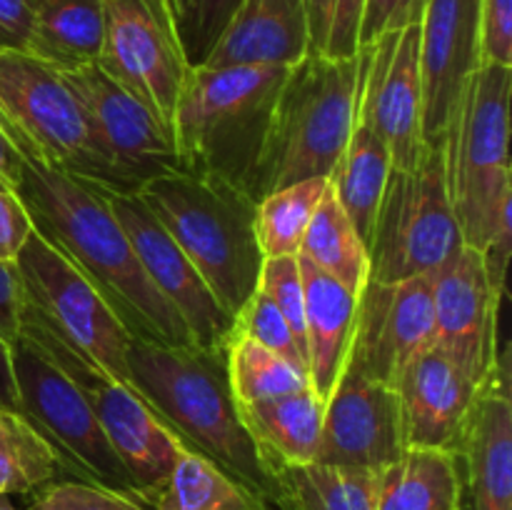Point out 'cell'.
<instances>
[{
    "instance_id": "1",
    "label": "cell",
    "mask_w": 512,
    "mask_h": 510,
    "mask_svg": "<svg viewBox=\"0 0 512 510\" xmlns=\"http://www.w3.org/2000/svg\"><path fill=\"white\" fill-rule=\"evenodd\" d=\"M20 155L23 168L15 195L33 228L90 280L133 340L195 345L173 305L145 275L105 193L25 150Z\"/></svg>"
},
{
    "instance_id": "32",
    "label": "cell",
    "mask_w": 512,
    "mask_h": 510,
    "mask_svg": "<svg viewBox=\"0 0 512 510\" xmlns=\"http://www.w3.org/2000/svg\"><path fill=\"white\" fill-rule=\"evenodd\" d=\"M328 185V178H308L273 190L255 203V238L263 258L298 255L300 240Z\"/></svg>"
},
{
    "instance_id": "17",
    "label": "cell",
    "mask_w": 512,
    "mask_h": 510,
    "mask_svg": "<svg viewBox=\"0 0 512 510\" xmlns=\"http://www.w3.org/2000/svg\"><path fill=\"white\" fill-rule=\"evenodd\" d=\"M433 285L435 348L473 383L485 385L498 363L500 298L485 275L480 250L463 248L428 275Z\"/></svg>"
},
{
    "instance_id": "3",
    "label": "cell",
    "mask_w": 512,
    "mask_h": 510,
    "mask_svg": "<svg viewBox=\"0 0 512 510\" xmlns=\"http://www.w3.org/2000/svg\"><path fill=\"white\" fill-rule=\"evenodd\" d=\"M288 70L280 65H193L173 118L180 170L228 180L253 198L270 115Z\"/></svg>"
},
{
    "instance_id": "14",
    "label": "cell",
    "mask_w": 512,
    "mask_h": 510,
    "mask_svg": "<svg viewBox=\"0 0 512 510\" xmlns=\"http://www.w3.org/2000/svg\"><path fill=\"white\" fill-rule=\"evenodd\" d=\"M360 53L358 120L368 123L393 168L410 170L423 153V75H420V20L388 30Z\"/></svg>"
},
{
    "instance_id": "36",
    "label": "cell",
    "mask_w": 512,
    "mask_h": 510,
    "mask_svg": "<svg viewBox=\"0 0 512 510\" xmlns=\"http://www.w3.org/2000/svg\"><path fill=\"white\" fill-rule=\"evenodd\" d=\"M25 510H148V505L100 485L60 478L30 493Z\"/></svg>"
},
{
    "instance_id": "25",
    "label": "cell",
    "mask_w": 512,
    "mask_h": 510,
    "mask_svg": "<svg viewBox=\"0 0 512 510\" xmlns=\"http://www.w3.org/2000/svg\"><path fill=\"white\" fill-rule=\"evenodd\" d=\"M240 420L263 460H278L288 465L315 463L320 448L325 405L313 388L283 395V398L258 400L238 405Z\"/></svg>"
},
{
    "instance_id": "47",
    "label": "cell",
    "mask_w": 512,
    "mask_h": 510,
    "mask_svg": "<svg viewBox=\"0 0 512 510\" xmlns=\"http://www.w3.org/2000/svg\"><path fill=\"white\" fill-rule=\"evenodd\" d=\"M190 3H193V0H170V5H173V13H175V20H183V15L188 13V8H190Z\"/></svg>"
},
{
    "instance_id": "40",
    "label": "cell",
    "mask_w": 512,
    "mask_h": 510,
    "mask_svg": "<svg viewBox=\"0 0 512 510\" xmlns=\"http://www.w3.org/2000/svg\"><path fill=\"white\" fill-rule=\"evenodd\" d=\"M363 10L365 0H335L325 55H330V58H353V55H358Z\"/></svg>"
},
{
    "instance_id": "44",
    "label": "cell",
    "mask_w": 512,
    "mask_h": 510,
    "mask_svg": "<svg viewBox=\"0 0 512 510\" xmlns=\"http://www.w3.org/2000/svg\"><path fill=\"white\" fill-rule=\"evenodd\" d=\"M303 5H305V15H308L310 53H325L335 0H303Z\"/></svg>"
},
{
    "instance_id": "19",
    "label": "cell",
    "mask_w": 512,
    "mask_h": 510,
    "mask_svg": "<svg viewBox=\"0 0 512 510\" xmlns=\"http://www.w3.org/2000/svg\"><path fill=\"white\" fill-rule=\"evenodd\" d=\"M480 65V0H428L420 15L423 143H445L460 90Z\"/></svg>"
},
{
    "instance_id": "42",
    "label": "cell",
    "mask_w": 512,
    "mask_h": 510,
    "mask_svg": "<svg viewBox=\"0 0 512 510\" xmlns=\"http://www.w3.org/2000/svg\"><path fill=\"white\" fill-rule=\"evenodd\" d=\"M35 3L38 0H0V50H28Z\"/></svg>"
},
{
    "instance_id": "9",
    "label": "cell",
    "mask_w": 512,
    "mask_h": 510,
    "mask_svg": "<svg viewBox=\"0 0 512 510\" xmlns=\"http://www.w3.org/2000/svg\"><path fill=\"white\" fill-rule=\"evenodd\" d=\"M18 338L28 340L83 393L135 488L148 505L153 503L185 445L165 428L163 420L133 388L110 378L33 315L20 313Z\"/></svg>"
},
{
    "instance_id": "2",
    "label": "cell",
    "mask_w": 512,
    "mask_h": 510,
    "mask_svg": "<svg viewBox=\"0 0 512 510\" xmlns=\"http://www.w3.org/2000/svg\"><path fill=\"white\" fill-rule=\"evenodd\" d=\"M128 373L135 393L185 448L213 460L273 505V478L230 393L225 348L130 340Z\"/></svg>"
},
{
    "instance_id": "8",
    "label": "cell",
    "mask_w": 512,
    "mask_h": 510,
    "mask_svg": "<svg viewBox=\"0 0 512 510\" xmlns=\"http://www.w3.org/2000/svg\"><path fill=\"white\" fill-rule=\"evenodd\" d=\"M463 248L450 200L445 143L425 145L410 170H390L368 243L370 280L433 275Z\"/></svg>"
},
{
    "instance_id": "18",
    "label": "cell",
    "mask_w": 512,
    "mask_h": 510,
    "mask_svg": "<svg viewBox=\"0 0 512 510\" xmlns=\"http://www.w3.org/2000/svg\"><path fill=\"white\" fill-rule=\"evenodd\" d=\"M405 450L398 390L345 365L343 378L325 403L315 463L378 473Z\"/></svg>"
},
{
    "instance_id": "13",
    "label": "cell",
    "mask_w": 512,
    "mask_h": 510,
    "mask_svg": "<svg viewBox=\"0 0 512 510\" xmlns=\"http://www.w3.org/2000/svg\"><path fill=\"white\" fill-rule=\"evenodd\" d=\"M63 78L88 115L95 143L130 193H138L148 180L178 173L180 163L170 130L98 63L65 70Z\"/></svg>"
},
{
    "instance_id": "10",
    "label": "cell",
    "mask_w": 512,
    "mask_h": 510,
    "mask_svg": "<svg viewBox=\"0 0 512 510\" xmlns=\"http://www.w3.org/2000/svg\"><path fill=\"white\" fill-rule=\"evenodd\" d=\"M15 273L20 313L33 315L110 378L133 388L128 373L133 335L90 280L35 228L15 258Z\"/></svg>"
},
{
    "instance_id": "21",
    "label": "cell",
    "mask_w": 512,
    "mask_h": 510,
    "mask_svg": "<svg viewBox=\"0 0 512 510\" xmlns=\"http://www.w3.org/2000/svg\"><path fill=\"white\" fill-rule=\"evenodd\" d=\"M465 485L473 510H512V403L510 355L498 353L470 418L463 443Z\"/></svg>"
},
{
    "instance_id": "41",
    "label": "cell",
    "mask_w": 512,
    "mask_h": 510,
    "mask_svg": "<svg viewBox=\"0 0 512 510\" xmlns=\"http://www.w3.org/2000/svg\"><path fill=\"white\" fill-rule=\"evenodd\" d=\"M30 233H33V223L20 198L13 190L0 185V260L15 263Z\"/></svg>"
},
{
    "instance_id": "39",
    "label": "cell",
    "mask_w": 512,
    "mask_h": 510,
    "mask_svg": "<svg viewBox=\"0 0 512 510\" xmlns=\"http://www.w3.org/2000/svg\"><path fill=\"white\" fill-rule=\"evenodd\" d=\"M428 0H365L363 23H360V48L375 43L388 30L405 28L420 20Z\"/></svg>"
},
{
    "instance_id": "43",
    "label": "cell",
    "mask_w": 512,
    "mask_h": 510,
    "mask_svg": "<svg viewBox=\"0 0 512 510\" xmlns=\"http://www.w3.org/2000/svg\"><path fill=\"white\" fill-rule=\"evenodd\" d=\"M0 335L10 345L20 335V283L15 263L0 260Z\"/></svg>"
},
{
    "instance_id": "6",
    "label": "cell",
    "mask_w": 512,
    "mask_h": 510,
    "mask_svg": "<svg viewBox=\"0 0 512 510\" xmlns=\"http://www.w3.org/2000/svg\"><path fill=\"white\" fill-rule=\"evenodd\" d=\"M510 65L480 63L465 80L445 133L450 200L463 245L483 250L512 215Z\"/></svg>"
},
{
    "instance_id": "22",
    "label": "cell",
    "mask_w": 512,
    "mask_h": 510,
    "mask_svg": "<svg viewBox=\"0 0 512 510\" xmlns=\"http://www.w3.org/2000/svg\"><path fill=\"white\" fill-rule=\"evenodd\" d=\"M305 55H310V33L303 0H240L200 65L293 68Z\"/></svg>"
},
{
    "instance_id": "48",
    "label": "cell",
    "mask_w": 512,
    "mask_h": 510,
    "mask_svg": "<svg viewBox=\"0 0 512 510\" xmlns=\"http://www.w3.org/2000/svg\"><path fill=\"white\" fill-rule=\"evenodd\" d=\"M0 510H15L13 503H10L8 495H0Z\"/></svg>"
},
{
    "instance_id": "37",
    "label": "cell",
    "mask_w": 512,
    "mask_h": 510,
    "mask_svg": "<svg viewBox=\"0 0 512 510\" xmlns=\"http://www.w3.org/2000/svg\"><path fill=\"white\" fill-rule=\"evenodd\" d=\"M238 5L240 0H193L190 3L188 13L178 23L180 43L190 65H200L208 58L210 48L220 38Z\"/></svg>"
},
{
    "instance_id": "12",
    "label": "cell",
    "mask_w": 512,
    "mask_h": 510,
    "mask_svg": "<svg viewBox=\"0 0 512 510\" xmlns=\"http://www.w3.org/2000/svg\"><path fill=\"white\" fill-rule=\"evenodd\" d=\"M105 38L98 65L148 105L173 135V118L193 65L180 43L170 0H103Z\"/></svg>"
},
{
    "instance_id": "16",
    "label": "cell",
    "mask_w": 512,
    "mask_h": 510,
    "mask_svg": "<svg viewBox=\"0 0 512 510\" xmlns=\"http://www.w3.org/2000/svg\"><path fill=\"white\" fill-rule=\"evenodd\" d=\"M110 210L128 235L150 283L188 328L195 348L223 350L233 318L215 300L188 255L170 238L138 193H105Z\"/></svg>"
},
{
    "instance_id": "28",
    "label": "cell",
    "mask_w": 512,
    "mask_h": 510,
    "mask_svg": "<svg viewBox=\"0 0 512 510\" xmlns=\"http://www.w3.org/2000/svg\"><path fill=\"white\" fill-rule=\"evenodd\" d=\"M390 170H393L390 150L368 123L358 120L328 180L340 208L345 210L350 223L363 238L365 248L370 243V233H373L375 215H378Z\"/></svg>"
},
{
    "instance_id": "26",
    "label": "cell",
    "mask_w": 512,
    "mask_h": 510,
    "mask_svg": "<svg viewBox=\"0 0 512 510\" xmlns=\"http://www.w3.org/2000/svg\"><path fill=\"white\" fill-rule=\"evenodd\" d=\"M275 485V510H375L378 473L325 463L263 460Z\"/></svg>"
},
{
    "instance_id": "30",
    "label": "cell",
    "mask_w": 512,
    "mask_h": 510,
    "mask_svg": "<svg viewBox=\"0 0 512 510\" xmlns=\"http://www.w3.org/2000/svg\"><path fill=\"white\" fill-rule=\"evenodd\" d=\"M298 258L308 260L323 273L333 275L350 293L360 295L370 280L368 248L355 225L340 208L333 188L328 185L323 200L310 218L308 230L300 240Z\"/></svg>"
},
{
    "instance_id": "33",
    "label": "cell",
    "mask_w": 512,
    "mask_h": 510,
    "mask_svg": "<svg viewBox=\"0 0 512 510\" xmlns=\"http://www.w3.org/2000/svg\"><path fill=\"white\" fill-rule=\"evenodd\" d=\"M63 475L43 435L20 413L0 408V495H30Z\"/></svg>"
},
{
    "instance_id": "24",
    "label": "cell",
    "mask_w": 512,
    "mask_h": 510,
    "mask_svg": "<svg viewBox=\"0 0 512 510\" xmlns=\"http://www.w3.org/2000/svg\"><path fill=\"white\" fill-rule=\"evenodd\" d=\"M463 455L408 448L378 473L375 510H463Z\"/></svg>"
},
{
    "instance_id": "38",
    "label": "cell",
    "mask_w": 512,
    "mask_h": 510,
    "mask_svg": "<svg viewBox=\"0 0 512 510\" xmlns=\"http://www.w3.org/2000/svg\"><path fill=\"white\" fill-rule=\"evenodd\" d=\"M480 63L512 68V0H480Z\"/></svg>"
},
{
    "instance_id": "23",
    "label": "cell",
    "mask_w": 512,
    "mask_h": 510,
    "mask_svg": "<svg viewBox=\"0 0 512 510\" xmlns=\"http://www.w3.org/2000/svg\"><path fill=\"white\" fill-rule=\"evenodd\" d=\"M298 263L305 295L310 388L325 405L348 365L358 318V295L308 260L298 258Z\"/></svg>"
},
{
    "instance_id": "31",
    "label": "cell",
    "mask_w": 512,
    "mask_h": 510,
    "mask_svg": "<svg viewBox=\"0 0 512 510\" xmlns=\"http://www.w3.org/2000/svg\"><path fill=\"white\" fill-rule=\"evenodd\" d=\"M225 368H228L230 393L238 405L283 398V395L310 388L305 370L245 335L228 333Z\"/></svg>"
},
{
    "instance_id": "7",
    "label": "cell",
    "mask_w": 512,
    "mask_h": 510,
    "mask_svg": "<svg viewBox=\"0 0 512 510\" xmlns=\"http://www.w3.org/2000/svg\"><path fill=\"white\" fill-rule=\"evenodd\" d=\"M0 123L15 148L100 193H130L95 143L83 105L58 68L0 50Z\"/></svg>"
},
{
    "instance_id": "5",
    "label": "cell",
    "mask_w": 512,
    "mask_h": 510,
    "mask_svg": "<svg viewBox=\"0 0 512 510\" xmlns=\"http://www.w3.org/2000/svg\"><path fill=\"white\" fill-rule=\"evenodd\" d=\"M138 195L235 318L258 290L265 260L255 238V200L228 180L183 170L148 180Z\"/></svg>"
},
{
    "instance_id": "46",
    "label": "cell",
    "mask_w": 512,
    "mask_h": 510,
    "mask_svg": "<svg viewBox=\"0 0 512 510\" xmlns=\"http://www.w3.org/2000/svg\"><path fill=\"white\" fill-rule=\"evenodd\" d=\"M0 408L18 413V385L13 373V345L0 335Z\"/></svg>"
},
{
    "instance_id": "45",
    "label": "cell",
    "mask_w": 512,
    "mask_h": 510,
    "mask_svg": "<svg viewBox=\"0 0 512 510\" xmlns=\"http://www.w3.org/2000/svg\"><path fill=\"white\" fill-rule=\"evenodd\" d=\"M20 168H23V155L0 123V185L15 193L20 183Z\"/></svg>"
},
{
    "instance_id": "20",
    "label": "cell",
    "mask_w": 512,
    "mask_h": 510,
    "mask_svg": "<svg viewBox=\"0 0 512 510\" xmlns=\"http://www.w3.org/2000/svg\"><path fill=\"white\" fill-rule=\"evenodd\" d=\"M483 388L485 385L473 383L435 345L418 355L395 383L403 410L405 445L463 453L470 418Z\"/></svg>"
},
{
    "instance_id": "35",
    "label": "cell",
    "mask_w": 512,
    "mask_h": 510,
    "mask_svg": "<svg viewBox=\"0 0 512 510\" xmlns=\"http://www.w3.org/2000/svg\"><path fill=\"white\" fill-rule=\"evenodd\" d=\"M258 288L268 295L288 323L295 343L308 358V338H305V295L300 278L298 255L288 258H265L260 268ZM310 373V370H308Z\"/></svg>"
},
{
    "instance_id": "11",
    "label": "cell",
    "mask_w": 512,
    "mask_h": 510,
    "mask_svg": "<svg viewBox=\"0 0 512 510\" xmlns=\"http://www.w3.org/2000/svg\"><path fill=\"white\" fill-rule=\"evenodd\" d=\"M13 373L18 385V413L53 448L65 475L148 505L83 393L23 338L13 343Z\"/></svg>"
},
{
    "instance_id": "34",
    "label": "cell",
    "mask_w": 512,
    "mask_h": 510,
    "mask_svg": "<svg viewBox=\"0 0 512 510\" xmlns=\"http://www.w3.org/2000/svg\"><path fill=\"white\" fill-rule=\"evenodd\" d=\"M230 333L245 335V338L255 340V343H260L263 348L283 355L285 360H290V363L298 365L300 370L308 373V358H305L303 350L295 343L293 333H290L288 323H285V318L280 315V310L275 308L273 300H270L260 288L255 290L248 298V303L235 313Z\"/></svg>"
},
{
    "instance_id": "29",
    "label": "cell",
    "mask_w": 512,
    "mask_h": 510,
    "mask_svg": "<svg viewBox=\"0 0 512 510\" xmlns=\"http://www.w3.org/2000/svg\"><path fill=\"white\" fill-rule=\"evenodd\" d=\"M148 510H275L263 495L190 448L180 450L173 470Z\"/></svg>"
},
{
    "instance_id": "4",
    "label": "cell",
    "mask_w": 512,
    "mask_h": 510,
    "mask_svg": "<svg viewBox=\"0 0 512 510\" xmlns=\"http://www.w3.org/2000/svg\"><path fill=\"white\" fill-rule=\"evenodd\" d=\"M360 53H310L288 70L255 170L253 200L308 178H330L360 108Z\"/></svg>"
},
{
    "instance_id": "27",
    "label": "cell",
    "mask_w": 512,
    "mask_h": 510,
    "mask_svg": "<svg viewBox=\"0 0 512 510\" xmlns=\"http://www.w3.org/2000/svg\"><path fill=\"white\" fill-rule=\"evenodd\" d=\"M103 38V0H38L25 53L65 73L98 63Z\"/></svg>"
},
{
    "instance_id": "15",
    "label": "cell",
    "mask_w": 512,
    "mask_h": 510,
    "mask_svg": "<svg viewBox=\"0 0 512 510\" xmlns=\"http://www.w3.org/2000/svg\"><path fill=\"white\" fill-rule=\"evenodd\" d=\"M435 345L433 285L428 275L375 283L358 295L350 368L380 383H398L400 373Z\"/></svg>"
}]
</instances>
